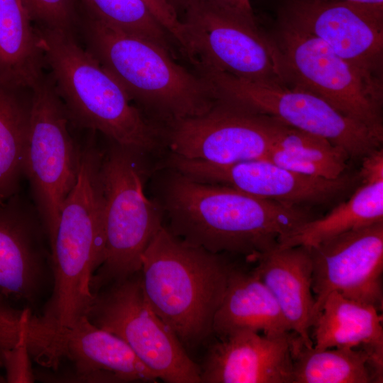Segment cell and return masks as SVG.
Returning a JSON list of instances; mask_svg holds the SVG:
<instances>
[{"mask_svg":"<svg viewBox=\"0 0 383 383\" xmlns=\"http://www.w3.org/2000/svg\"><path fill=\"white\" fill-rule=\"evenodd\" d=\"M171 174L160 204L169 231L213 253L242 255L255 262L277 248L282 237L317 217L306 207L262 199L175 170Z\"/></svg>","mask_w":383,"mask_h":383,"instance_id":"obj_1","label":"cell"},{"mask_svg":"<svg viewBox=\"0 0 383 383\" xmlns=\"http://www.w3.org/2000/svg\"><path fill=\"white\" fill-rule=\"evenodd\" d=\"M77 31L84 48L160 126L202 115L218 101L205 77L178 64L162 47L105 24L82 5Z\"/></svg>","mask_w":383,"mask_h":383,"instance_id":"obj_2","label":"cell"},{"mask_svg":"<svg viewBox=\"0 0 383 383\" xmlns=\"http://www.w3.org/2000/svg\"><path fill=\"white\" fill-rule=\"evenodd\" d=\"M104 206L96 193L77 189L65 200L51 245L53 285L40 313L27 322V346L37 362L52 364L61 340L86 316L91 281L104 252Z\"/></svg>","mask_w":383,"mask_h":383,"instance_id":"obj_3","label":"cell"},{"mask_svg":"<svg viewBox=\"0 0 383 383\" xmlns=\"http://www.w3.org/2000/svg\"><path fill=\"white\" fill-rule=\"evenodd\" d=\"M233 266L222 254L192 245L162 226L142 256L143 291L182 345L193 346L213 334Z\"/></svg>","mask_w":383,"mask_h":383,"instance_id":"obj_4","label":"cell"},{"mask_svg":"<svg viewBox=\"0 0 383 383\" xmlns=\"http://www.w3.org/2000/svg\"><path fill=\"white\" fill-rule=\"evenodd\" d=\"M46 67L70 122L143 152L159 144L161 128L147 118L73 33L35 27Z\"/></svg>","mask_w":383,"mask_h":383,"instance_id":"obj_5","label":"cell"},{"mask_svg":"<svg viewBox=\"0 0 383 383\" xmlns=\"http://www.w3.org/2000/svg\"><path fill=\"white\" fill-rule=\"evenodd\" d=\"M111 143L101 162L105 247L91 278L92 294L140 272L144 251L163 226L160 206L144 192V152Z\"/></svg>","mask_w":383,"mask_h":383,"instance_id":"obj_6","label":"cell"},{"mask_svg":"<svg viewBox=\"0 0 383 383\" xmlns=\"http://www.w3.org/2000/svg\"><path fill=\"white\" fill-rule=\"evenodd\" d=\"M287 88L318 96L344 115L383 135V82L370 79L318 38L276 16L265 31Z\"/></svg>","mask_w":383,"mask_h":383,"instance_id":"obj_7","label":"cell"},{"mask_svg":"<svg viewBox=\"0 0 383 383\" xmlns=\"http://www.w3.org/2000/svg\"><path fill=\"white\" fill-rule=\"evenodd\" d=\"M194 68L226 72L262 86L287 88L277 70L274 46L257 19L205 0H186L179 16Z\"/></svg>","mask_w":383,"mask_h":383,"instance_id":"obj_8","label":"cell"},{"mask_svg":"<svg viewBox=\"0 0 383 383\" xmlns=\"http://www.w3.org/2000/svg\"><path fill=\"white\" fill-rule=\"evenodd\" d=\"M70 120L49 74L32 87V107L23 161L35 210L50 247L60 212L77 182L81 147L69 130Z\"/></svg>","mask_w":383,"mask_h":383,"instance_id":"obj_9","label":"cell"},{"mask_svg":"<svg viewBox=\"0 0 383 383\" xmlns=\"http://www.w3.org/2000/svg\"><path fill=\"white\" fill-rule=\"evenodd\" d=\"M86 316L123 340L158 379L201 383L200 367L148 302L140 272L94 293Z\"/></svg>","mask_w":383,"mask_h":383,"instance_id":"obj_10","label":"cell"},{"mask_svg":"<svg viewBox=\"0 0 383 383\" xmlns=\"http://www.w3.org/2000/svg\"><path fill=\"white\" fill-rule=\"evenodd\" d=\"M218 99L273 117L292 128L324 138L343 148L350 159L362 160L382 148L383 135L354 120L306 91L262 86L226 72L200 67Z\"/></svg>","mask_w":383,"mask_h":383,"instance_id":"obj_11","label":"cell"},{"mask_svg":"<svg viewBox=\"0 0 383 383\" xmlns=\"http://www.w3.org/2000/svg\"><path fill=\"white\" fill-rule=\"evenodd\" d=\"M280 121L245 106L218 99L206 113L162 126L171 155L217 166L265 159Z\"/></svg>","mask_w":383,"mask_h":383,"instance_id":"obj_12","label":"cell"},{"mask_svg":"<svg viewBox=\"0 0 383 383\" xmlns=\"http://www.w3.org/2000/svg\"><path fill=\"white\" fill-rule=\"evenodd\" d=\"M276 16L318 38L365 76L383 82V4L279 0Z\"/></svg>","mask_w":383,"mask_h":383,"instance_id":"obj_13","label":"cell"},{"mask_svg":"<svg viewBox=\"0 0 383 383\" xmlns=\"http://www.w3.org/2000/svg\"><path fill=\"white\" fill-rule=\"evenodd\" d=\"M52 285L50 240L36 210L18 194L0 202V296L35 316Z\"/></svg>","mask_w":383,"mask_h":383,"instance_id":"obj_14","label":"cell"},{"mask_svg":"<svg viewBox=\"0 0 383 383\" xmlns=\"http://www.w3.org/2000/svg\"><path fill=\"white\" fill-rule=\"evenodd\" d=\"M308 248L313 267L314 321L326 299L333 292L382 311L383 221Z\"/></svg>","mask_w":383,"mask_h":383,"instance_id":"obj_15","label":"cell"},{"mask_svg":"<svg viewBox=\"0 0 383 383\" xmlns=\"http://www.w3.org/2000/svg\"><path fill=\"white\" fill-rule=\"evenodd\" d=\"M169 163L175 171L199 181L230 186L262 199L306 208L331 203L359 182L358 174L346 173L335 179L304 175L266 159L217 166L171 155Z\"/></svg>","mask_w":383,"mask_h":383,"instance_id":"obj_16","label":"cell"},{"mask_svg":"<svg viewBox=\"0 0 383 383\" xmlns=\"http://www.w3.org/2000/svg\"><path fill=\"white\" fill-rule=\"evenodd\" d=\"M295 335L238 331L218 339L200 367L203 383H292Z\"/></svg>","mask_w":383,"mask_h":383,"instance_id":"obj_17","label":"cell"},{"mask_svg":"<svg viewBox=\"0 0 383 383\" xmlns=\"http://www.w3.org/2000/svg\"><path fill=\"white\" fill-rule=\"evenodd\" d=\"M67 359L74 367V380L87 382H156L157 376L121 338L79 318L62 337L58 366Z\"/></svg>","mask_w":383,"mask_h":383,"instance_id":"obj_18","label":"cell"},{"mask_svg":"<svg viewBox=\"0 0 383 383\" xmlns=\"http://www.w3.org/2000/svg\"><path fill=\"white\" fill-rule=\"evenodd\" d=\"M255 262L253 270L272 294L291 332L302 345L312 347L315 300L309 248L277 246Z\"/></svg>","mask_w":383,"mask_h":383,"instance_id":"obj_19","label":"cell"},{"mask_svg":"<svg viewBox=\"0 0 383 383\" xmlns=\"http://www.w3.org/2000/svg\"><path fill=\"white\" fill-rule=\"evenodd\" d=\"M360 184L328 214L316 217L282 237L278 247H311L341 233L383 221V150L362 159Z\"/></svg>","mask_w":383,"mask_h":383,"instance_id":"obj_20","label":"cell"},{"mask_svg":"<svg viewBox=\"0 0 383 383\" xmlns=\"http://www.w3.org/2000/svg\"><path fill=\"white\" fill-rule=\"evenodd\" d=\"M243 330L270 337L292 333L277 301L257 274L233 266L213 319L212 332L221 339Z\"/></svg>","mask_w":383,"mask_h":383,"instance_id":"obj_21","label":"cell"},{"mask_svg":"<svg viewBox=\"0 0 383 383\" xmlns=\"http://www.w3.org/2000/svg\"><path fill=\"white\" fill-rule=\"evenodd\" d=\"M380 312L372 305L331 292L311 327L313 347L362 348L383 372V319Z\"/></svg>","mask_w":383,"mask_h":383,"instance_id":"obj_22","label":"cell"},{"mask_svg":"<svg viewBox=\"0 0 383 383\" xmlns=\"http://www.w3.org/2000/svg\"><path fill=\"white\" fill-rule=\"evenodd\" d=\"M39 37L21 0H0V82L32 88L45 74Z\"/></svg>","mask_w":383,"mask_h":383,"instance_id":"obj_23","label":"cell"},{"mask_svg":"<svg viewBox=\"0 0 383 383\" xmlns=\"http://www.w3.org/2000/svg\"><path fill=\"white\" fill-rule=\"evenodd\" d=\"M382 376L362 348L293 346L292 383L382 382Z\"/></svg>","mask_w":383,"mask_h":383,"instance_id":"obj_24","label":"cell"},{"mask_svg":"<svg viewBox=\"0 0 383 383\" xmlns=\"http://www.w3.org/2000/svg\"><path fill=\"white\" fill-rule=\"evenodd\" d=\"M32 107V88L0 82V202L18 192Z\"/></svg>","mask_w":383,"mask_h":383,"instance_id":"obj_25","label":"cell"},{"mask_svg":"<svg viewBox=\"0 0 383 383\" xmlns=\"http://www.w3.org/2000/svg\"><path fill=\"white\" fill-rule=\"evenodd\" d=\"M265 159L304 175L335 179L345 173L350 157L327 139L280 121L274 145Z\"/></svg>","mask_w":383,"mask_h":383,"instance_id":"obj_26","label":"cell"},{"mask_svg":"<svg viewBox=\"0 0 383 383\" xmlns=\"http://www.w3.org/2000/svg\"><path fill=\"white\" fill-rule=\"evenodd\" d=\"M93 17L114 28L134 35L167 50L175 58L179 47L143 0H79Z\"/></svg>","mask_w":383,"mask_h":383,"instance_id":"obj_27","label":"cell"},{"mask_svg":"<svg viewBox=\"0 0 383 383\" xmlns=\"http://www.w3.org/2000/svg\"><path fill=\"white\" fill-rule=\"evenodd\" d=\"M21 1L35 27L75 35L79 19V0Z\"/></svg>","mask_w":383,"mask_h":383,"instance_id":"obj_28","label":"cell"},{"mask_svg":"<svg viewBox=\"0 0 383 383\" xmlns=\"http://www.w3.org/2000/svg\"><path fill=\"white\" fill-rule=\"evenodd\" d=\"M30 315L29 309L15 306L0 296V367L11 353L27 346L26 326Z\"/></svg>","mask_w":383,"mask_h":383,"instance_id":"obj_29","label":"cell"},{"mask_svg":"<svg viewBox=\"0 0 383 383\" xmlns=\"http://www.w3.org/2000/svg\"><path fill=\"white\" fill-rule=\"evenodd\" d=\"M160 24L179 45L184 43V27L175 11L165 0H143Z\"/></svg>","mask_w":383,"mask_h":383,"instance_id":"obj_30","label":"cell"},{"mask_svg":"<svg viewBox=\"0 0 383 383\" xmlns=\"http://www.w3.org/2000/svg\"><path fill=\"white\" fill-rule=\"evenodd\" d=\"M218 7L230 10L249 19L255 20L250 0H205Z\"/></svg>","mask_w":383,"mask_h":383,"instance_id":"obj_31","label":"cell"},{"mask_svg":"<svg viewBox=\"0 0 383 383\" xmlns=\"http://www.w3.org/2000/svg\"><path fill=\"white\" fill-rule=\"evenodd\" d=\"M167 3L175 11L178 17L181 15L186 0H165Z\"/></svg>","mask_w":383,"mask_h":383,"instance_id":"obj_32","label":"cell"},{"mask_svg":"<svg viewBox=\"0 0 383 383\" xmlns=\"http://www.w3.org/2000/svg\"><path fill=\"white\" fill-rule=\"evenodd\" d=\"M326 1H347L351 2L368 4H383V0H326Z\"/></svg>","mask_w":383,"mask_h":383,"instance_id":"obj_33","label":"cell"},{"mask_svg":"<svg viewBox=\"0 0 383 383\" xmlns=\"http://www.w3.org/2000/svg\"><path fill=\"white\" fill-rule=\"evenodd\" d=\"M4 382H6V377H3V376L0 374V383H4Z\"/></svg>","mask_w":383,"mask_h":383,"instance_id":"obj_34","label":"cell"}]
</instances>
